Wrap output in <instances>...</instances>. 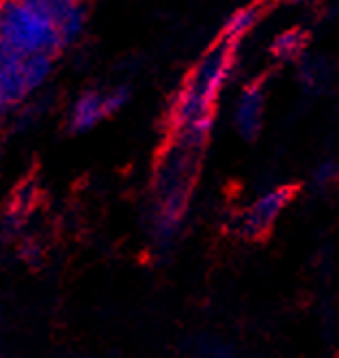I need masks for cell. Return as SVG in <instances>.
<instances>
[{"label":"cell","mask_w":339,"mask_h":358,"mask_svg":"<svg viewBox=\"0 0 339 358\" xmlns=\"http://www.w3.org/2000/svg\"><path fill=\"white\" fill-rule=\"evenodd\" d=\"M233 52H236V43L221 39V45L205 57L175 99L171 113L173 127L179 136H184L186 147L201 145L212 130L219 93L233 71Z\"/></svg>","instance_id":"obj_1"},{"label":"cell","mask_w":339,"mask_h":358,"mask_svg":"<svg viewBox=\"0 0 339 358\" xmlns=\"http://www.w3.org/2000/svg\"><path fill=\"white\" fill-rule=\"evenodd\" d=\"M0 41L24 57L59 59L67 50L57 22L26 0H0Z\"/></svg>","instance_id":"obj_2"},{"label":"cell","mask_w":339,"mask_h":358,"mask_svg":"<svg viewBox=\"0 0 339 358\" xmlns=\"http://www.w3.org/2000/svg\"><path fill=\"white\" fill-rule=\"evenodd\" d=\"M130 101L125 87H91L76 95L67 110V127L74 134H85L95 130L106 119L115 117Z\"/></svg>","instance_id":"obj_3"},{"label":"cell","mask_w":339,"mask_h":358,"mask_svg":"<svg viewBox=\"0 0 339 358\" xmlns=\"http://www.w3.org/2000/svg\"><path fill=\"white\" fill-rule=\"evenodd\" d=\"M294 190L288 186H275L259 192L238 216V234L249 240H259L270 234L290 208Z\"/></svg>","instance_id":"obj_4"},{"label":"cell","mask_w":339,"mask_h":358,"mask_svg":"<svg viewBox=\"0 0 339 358\" xmlns=\"http://www.w3.org/2000/svg\"><path fill=\"white\" fill-rule=\"evenodd\" d=\"M266 123V91L259 83H247L231 106V125L233 132L244 141L259 136Z\"/></svg>","instance_id":"obj_5"},{"label":"cell","mask_w":339,"mask_h":358,"mask_svg":"<svg viewBox=\"0 0 339 358\" xmlns=\"http://www.w3.org/2000/svg\"><path fill=\"white\" fill-rule=\"evenodd\" d=\"M29 5L37 7L39 11L48 13L57 22V27L71 48L78 39L83 37L87 27V5L85 0H26Z\"/></svg>","instance_id":"obj_6"},{"label":"cell","mask_w":339,"mask_h":358,"mask_svg":"<svg viewBox=\"0 0 339 358\" xmlns=\"http://www.w3.org/2000/svg\"><path fill=\"white\" fill-rule=\"evenodd\" d=\"M309 37L300 27H290L279 31L270 41V57L279 63H294L303 61Z\"/></svg>","instance_id":"obj_7"},{"label":"cell","mask_w":339,"mask_h":358,"mask_svg":"<svg viewBox=\"0 0 339 358\" xmlns=\"http://www.w3.org/2000/svg\"><path fill=\"white\" fill-rule=\"evenodd\" d=\"M262 9L251 5V7H242L238 9L236 13H231L227 17V22L223 24V33H221V39L223 41H229V43H236L240 45L242 39H247L257 27L259 22H262Z\"/></svg>","instance_id":"obj_8"},{"label":"cell","mask_w":339,"mask_h":358,"mask_svg":"<svg viewBox=\"0 0 339 358\" xmlns=\"http://www.w3.org/2000/svg\"><path fill=\"white\" fill-rule=\"evenodd\" d=\"M316 182H318V186L337 184V182H339V164L333 162V160L320 164V166L316 169Z\"/></svg>","instance_id":"obj_9"},{"label":"cell","mask_w":339,"mask_h":358,"mask_svg":"<svg viewBox=\"0 0 339 358\" xmlns=\"http://www.w3.org/2000/svg\"><path fill=\"white\" fill-rule=\"evenodd\" d=\"M11 110H13V108H11V104L7 101V97L3 95V91H0V121H3Z\"/></svg>","instance_id":"obj_10"},{"label":"cell","mask_w":339,"mask_h":358,"mask_svg":"<svg viewBox=\"0 0 339 358\" xmlns=\"http://www.w3.org/2000/svg\"><path fill=\"white\" fill-rule=\"evenodd\" d=\"M288 3H311V0H288Z\"/></svg>","instance_id":"obj_11"}]
</instances>
